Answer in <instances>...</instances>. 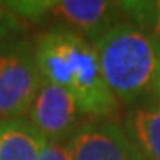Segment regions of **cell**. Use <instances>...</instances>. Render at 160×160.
I'll list each match as a JSON object with an SVG mask.
<instances>
[{
  "label": "cell",
  "instance_id": "6da1fadb",
  "mask_svg": "<svg viewBox=\"0 0 160 160\" xmlns=\"http://www.w3.org/2000/svg\"><path fill=\"white\" fill-rule=\"evenodd\" d=\"M41 77L75 98L82 116L107 119L118 110V100L103 78L91 41L71 30L52 27L34 41Z\"/></svg>",
  "mask_w": 160,
  "mask_h": 160
},
{
  "label": "cell",
  "instance_id": "7a4b0ae2",
  "mask_svg": "<svg viewBox=\"0 0 160 160\" xmlns=\"http://www.w3.org/2000/svg\"><path fill=\"white\" fill-rule=\"evenodd\" d=\"M100 59L103 78L118 103L132 105L157 96L160 39L128 22L91 41Z\"/></svg>",
  "mask_w": 160,
  "mask_h": 160
},
{
  "label": "cell",
  "instance_id": "3957f363",
  "mask_svg": "<svg viewBox=\"0 0 160 160\" xmlns=\"http://www.w3.org/2000/svg\"><path fill=\"white\" fill-rule=\"evenodd\" d=\"M41 84L34 41L0 43V123L27 118Z\"/></svg>",
  "mask_w": 160,
  "mask_h": 160
},
{
  "label": "cell",
  "instance_id": "277c9868",
  "mask_svg": "<svg viewBox=\"0 0 160 160\" xmlns=\"http://www.w3.org/2000/svg\"><path fill=\"white\" fill-rule=\"evenodd\" d=\"M80 112L75 98L66 89L43 80L27 119L46 139V142L68 144L80 123Z\"/></svg>",
  "mask_w": 160,
  "mask_h": 160
},
{
  "label": "cell",
  "instance_id": "5b68a950",
  "mask_svg": "<svg viewBox=\"0 0 160 160\" xmlns=\"http://www.w3.org/2000/svg\"><path fill=\"white\" fill-rule=\"evenodd\" d=\"M71 160H146L116 121L82 123L68 142Z\"/></svg>",
  "mask_w": 160,
  "mask_h": 160
},
{
  "label": "cell",
  "instance_id": "8992f818",
  "mask_svg": "<svg viewBox=\"0 0 160 160\" xmlns=\"http://www.w3.org/2000/svg\"><path fill=\"white\" fill-rule=\"evenodd\" d=\"M48 16L55 20V27L94 41L119 23L121 11L118 2L107 0H52Z\"/></svg>",
  "mask_w": 160,
  "mask_h": 160
},
{
  "label": "cell",
  "instance_id": "52a82bcc",
  "mask_svg": "<svg viewBox=\"0 0 160 160\" xmlns=\"http://www.w3.org/2000/svg\"><path fill=\"white\" fill-rule=\"evenodd\" d=\"M125 133L146 160H160V103H142L125 116Z\"/></svg>",
  "mask_w": 160,
  "mask_h": 160
},
{
  "label": "cell",
  "instance_id": "ba28073f",
  "mask_svg": "<svg viewBox=\"0 0 160 160\" xmlns=\"http://www.w3.org/2000/svg\"><path fill=\"white\" fill-rule=\"evenodd\" d=\"M45 144L27 118L0 123V160H39Z\"/></svg>",
  "mask_w": 160,
  "mask_h": 160
},
{
  "label": "cell",
  "instance_id": "9c48e42d",
  "mask_svg": "<svg viewBox=\"0 0 160 160\" xmlns=\"http://www.w3.org/2000/svg\"><path fill=\"white\" fill-rule=\"evenodd\" d=\"M23 30V22L18 20L4 4H0V43L16 39Z\"/></svg>",
  "mask_w": 160,
  "mask_h": 160
},
{
  "label": "cell",
  "instance_id": "30bf717a",
  "mask_svg": "<svg viewBox=\"0 0 160 160\" xmlns=\"http://www.w3.org/2000/svg\"><path fill=\"white\" fill-rule=\"evenodd\" d=\"M39 160H71L68 144L46 142L39 155Z\"/></svg>",
  "mask_w": 160,
  "mask_h": 160
},
{
  "label": "cell",
  "instance_id": "8fae6325",
  "mask_svg": "<svg viewBox=\"0 0 160 160\" xmlns=\"http://www.w3.org/2000/svg\"><path fill=\"white\" fill-rule=\"evenodd\" d=\"M153 34L158 36L160 39V0H157V12H155V23H153Z\"/></svg>",
  "mask_w": 160,
  "mask_h": 160
},
{
  "label": "cell",
  "instance_id": "7c38bea8",
  "mask_svg": "<svg viewBox=\"0 0 160 160\" xmlns=\"http://www.w3.org/2000/svg\"><path fill=\"white\" fill-rule=\"evenodd\" d=\"M157 98L160 100V69H158V80H157Z\"/></svg>",
  "mask_w": 160,
  "mask_h": 160
}]
</instances>
